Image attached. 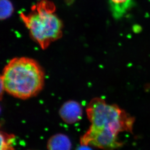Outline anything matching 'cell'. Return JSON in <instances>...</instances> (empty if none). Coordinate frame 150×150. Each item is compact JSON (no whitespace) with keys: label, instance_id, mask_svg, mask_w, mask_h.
<instances>
[{"label":"cell","instance_id":"obj_1","mask_svg":"<svg viewBox=\"0 0 150 150\" xmlns=\"http://www.w3.org/2000/svg\"><path fill=\"white\" fill-rule=\"evenodd\" d=\"M45 74L37 61L17 57L5 66L1 76L4 90L15 98L25 99L38 95L44 84Z\"/></svg>","mask_w":150,"mask_h":150},{"label":"cell","instance_id":"obj_2","mask_svg":"<svg viewBox=\"0 0 150 150\" xmlns=\"http://www.w3.org/2000/svg\"><path fill=\"white\" fill-rule=\"evenodd\" d=\"M86 112L91 123L86 135L116 138L120 133L133 131L134 118L119 106L108 104L102 98L91 99Z\"/></svg>","mask_w":150,"mask_h":150},{"label":"cell","instance_id":"obj_3","mask_svg":"<svg viewBox=\"0 0 150 150\" xmlns=\"http://www.w3.org/2000/svg\"><path fill=\"white\" fill-rule=\"evenodd\" d=\"M55 11L53 2L41 0L32 7L29 14H20L32 38L43 50L62 36V23Z\"/></svg>","mask_w":150,"mask_h":150},{"label":"cell","instance_id":"obj_4","mask_svg":"<svg viewBox=\"0 0 150 150\" xmlns=\"http://www.w3.org/2000/svg\"><path fill=\"white\" fill-rule=\"evenodd\" d=\"M59 114L66 123L73 124L81 119L83 115L82 108L75 101H68L60 108Z\"/></svg>","mask_w":150,"mask_h":150},{"label":"cell","instance_id":"obj_5","mask_svg":"<svg viewBox=\"0 0 150 150\" xmlns=\"http://www.w3.org/2000/svg\"><path fill=\"white\" fill-rule=\"evenodd\" d=\"M47 149L48 150H71V143L67 136L57 134L49 139Z\"/></svg>","mask_w":150,"mask_h":150},{"label":"cell","instance_id":"obj_6","mask_svg":"<svg viewBox=\"0 0 150 150\" xmlns=\"http://www.w3.org/2000/svg\"><path fill=\"white\" fill-rule=\"evenodd\" d=\"M114 16L122 17L132 6L133 0H109Z\"/></svg>","mask_w":150,"mask_h":150},{"label":"cell","instance_id":"obj_7","mask_svg":"<svg viewBox=\"0 0 150 150\" xmlns=\"http://www.w3.org/2000/svg\"><path fill=\"white\" fill-rule=\"evenodd\" d=\"M14 7L10 0L0 1V18L1 20L7 19L13 14Z\"/></svg>","mask_w":150,"mask_h":150},{"label":"cell","instance_id":"obj_8","mask_svg":"<svg viewBox=\"0 0 150 150\" xmlns=\"http://www.w3.org/2000/svg\"><path fill=\"white\" fill-rule=\"evenodd\" d=\"M14 137L13 135H7L6 133L1 132V150H14L11 146Z\"/></svg>","mask_w":150,"mask_h":150},{"label":"cell","instance_id":"obj_9","mask_svg":"<svg viewBox=\"0 0 150 150\" xmlns=\"http://www.w3.org/2000/svg\"><path fill=\"white\" fill-rule=\"evenodd\" d=\"M75 150H93L89 146L86 145L81 144L77 147Z\"/></svg>","mask_w":150,"mask_h":150}]
</instances>
